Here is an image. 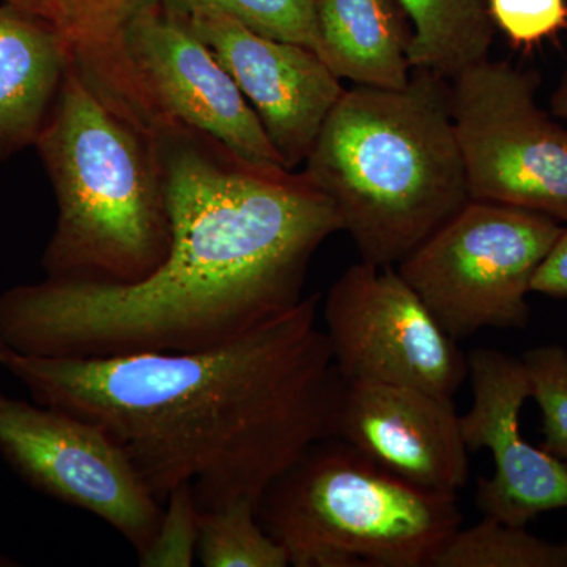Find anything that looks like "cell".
<instances>
[{
  "label": "cell",
  "instance_id": "cell-21",
  "mask_svg": "<svg viewBox=\"0 0 567 567\" xmlns=\"http://www.w3.org/2000/svg\"><path fill=\"white\" fill-rule=\"evenodd\" d=\"M540 410L544 450L567 464V349L558 344L529 349L522 357Z\"/></svg>",
  "mask_w": 567,
  "mask_h": 567
},
{
  "label": "cell",
  "instance_id": "cell-8",
  "mask_svg": "<svg viewBox=\"0 0 567 567\" xmlns=\"http://www.w3.org/2000/svg\"><path fill=\"white\" fill-rule=\"evenodd\" d=\"M323 331L346 382L421 388L454 399L468 360L395 265L360 260L328 290Z\"/></svg>",
  "mask_w": 567,
  "mask_h": 567
},
{
  "label": "cell",
  "instance_id": "cell-13",
  "mask_svg": "<svg viewBox=\"0 0 567 567\" xmlns=\"http://www.w3.org/2000/svg\"><path fill=\"white\" fill-rule=\"evenodd\" d=\"M333 439L425 491L457 495L468 483L456 405L421 388L344 380Z\"/></svg>",
  "mask_w": 567,
  "mask_h": 567
},
{
  "label": "cell",
  "instance_id": "cell-15",
  "mask_svg": "<svg viewBox=\"0 0 567 567\" xmlns=\"http://www.w3.org/2000/svg\"><path fill=\"white\" fill-rule=\"evenodd\" d=\"M73 61L96 95L133 125L145 126L152 106L134 73L125 35L130 24L162 0H50Z\"/></svg>",
  "mask_w": 567,
  "mask_h": 567
},
{
  "label": "cell",
  "instance_id": "cell-6",
  "mask_svg": "<svg viewBox=\"0 0 567 567\" xmlns=\"http://www.w3.org/2000/svg\"><path fill=\"white\" fill-rule=\"evenodd\" d=\"M561 230L543 213L468 200L395 268L457 342L524 328L533 276Z\"/></svg>",
  "mask_w": 567,
  "mask_h": 567
},
{
  "label": "cell",
  "instance_id": "cell-7",
  "mask_svg": "<svg viewBox=\"0 0 567 567\" xmlns=\"http://www.w3.org/2000/svg\"><path fill=\"white\" fill-rule=\"evenodd\" d=\"M451 81L450 112L470 200L567 223V130L537 106L539 76L486 59Z\"/></svg>",
  "mask_w": 567,
  "mask_h": 567
},
{
  "label": "cell",
  "instance_id": "cell-28",
  "mask_svg": "<svg viewBox=\"0 0 567 567\" xmlns=\"http://www.w3.org/2000/svg\"><path fill=\"white\" fill-rule=\"evenodd\" d=\"M18 566V563H14L13 559L6 557V555L0 554V567H10Z\"/></svg>",
  "mask_w": 567,
  "mask_h": 567
},
{
  "label": "cell",
  "instance_id": "cell-23",
  "mask_svg": "<svg viewBox=\"0 0 567 567\" xmlns=\"http://www.w3.org/2000/svg\"><path fill=\"white\" fill-rule=\"evenodd\" d=\"M492 21L516 47H535L567 24L566 0H488Z\"/></svg>",
  "mask_w": 567,
  "mask_h": 567
},
{
  "label": "cell",
  "instance_id": "cell-25",
  "mask_svg": "<svg viewBox=\"0 0 567 567\" xmlns=\"http://www.w3.org/2000/svg\"><path fill=\"white\" fill-rule=\"evenodd\" d=\"M2 2L13 3V6L20 7V9L32 11V13L39 14V17L52 22L59 29L58 14L52 9L50 0H2Z\"/></svg>",
  "mask_w": 567,
  "mask_h": 567
},
{
  "label": "cell",
  "instance_id": "cell-27",
  "mask_svg": "<svg viewBox=\"0 0 567 567\" xmlns=\"http://www.w3.org/2000/svg\"><path fill=\"white\" fill-rule=\"evenodd\" d=\"M13 350L10 349L6 342L0 339V365H6L7 361H9L10 354Z\"/></svg>",
  "mask_w": 567,
  "mask_h": 567
},
{
  "label": "cell",
  "instance_id": "cell-22",
  "mask_svg": "<svg viewBox=\"0 0 567 567\" xmlns=\"http://www.w3.org/2000/svg\"><path fill=\"white\" fill-rule=\"evenodd\" d=\"M199 506L189 484L174 488L163 503L162 520L151 546L141 554L144 567H192L197 558Z\"/></svg>",
  "mask_w": 567,
  "mask_h": 567
},
{
  "label": "cell",
  "instance_id": "cell-11",
  "mask_svg": "<svg viewBox=\"0 0 567 567\" xmlns=\"http://www.w3.org/2000/svg\"><path fill=\"white\" fill-rule=\"evenodd\" d=\"M181 20L210 48L262 123L289 171L308 159L324 118L346 89L316 51L268 39L216 10Z\"/></svg>",
  "mask_w": 567,
  "mask_h": 567
},
{
  "label": "cell",
  "instance_id": "cell-16",
  "mask_svg": "<svg viewBox=\"0 0 567 567\" xmlns=\"http://www.w3.org/2000/svg\"><path fill=\"white\" fill-rule=\"evenodd\" d=\"M319 55L339 80L404 89L412 32L393 0H316Z\"/></svg>",
  "mask_w": 567,
  "mask_h": 567
},
{
  "label": "cell",
  "instance_id": "cell-18",
  "mask_svg": "<svg viewBox=\"0 0 567 567\" xmlns=\"http://www.w3.org/2000/svg\"><path fill=\"white\" fill-rule=\"evenodd\" d=\"M431 567H567V537L551 543L527 527L484 516L472 527L458 528Z\"/></svg>",
  "mask_w": 567,
  "mask_h": 567
},
{
  "label": "cell",
  "instance_id": "cell-9",
  "mask_svg": "<svg viewBox=\"0 0 567 567\" xmlns=\"http://www.w3.org/2000/svg\"><path fill=\"white\" fill-rule=\"evenodd\" d=\"M0 456L33 491L110 525L137 557L151 546L163 505L99 425L0 391Z\"/></svg>",
  "mask_w": 567,
  "mask_h": 567
},
{
  "label": "cell",
  "instance_id": "cell-4",
  "mask_svg": "<svg viewBox=\"0 0 567 567\" xmlns=\"http://www.w3.org/2000/svg\"><path fill=\"white\" fill-rule=\"evenodd\" d=\"M33 147L58 200L47 278L126 286L162 265L173 229L158 140L112 111L74 61Z\"/></svg>",
  "mask_w": 567,
  "mask_h": 567
},
{
  "label": "cell",
  "instance_id": "cell-1",
  "mask_svg": "<svg viewBox=\"0 0 567 567\" xmlns=\"http://www.w3.org/2000/svg\"><path fill=\"white\" fill-rule=\"evenodd\" d=\"M173 240L140 282L47 278L0 295V339L33 357L203 352L303 300L342 223L305 173L246 162L207 134H158Z\"/></svg>",
  "mask_w": 567,
  "mask_h": 567
},
{
  "label": "cell",
  "instance_id": "cell-14",
  "mask_svg": "<svg viewBox=\"0 0 567 567\" xmlns=\"http://www.w3.org/2000/svg\"><path fill=\"white\" fill-rule=\"evenodd\" d=\"M71 61L52 22L0 0V159L35 145Z\"/></svg>",
  "mask_w": 567,
  "mask_h": 567
},
{
  "label": "cell",
  "instance_id": "cell-17",
  "mask_svg": "<svg viewBox=\"0 0 567 567\" xmlns=\"http://www.w3.org/2000/svg\"><path fill=\"white\" fill-rule=\"evenodd\" d=\"M412 22L409 59L412 69L445 80L488 59L494 21L486 0H393Z\"/></svg>",
  "mask_w": 567,
  "mask_h": 567
},
{
  "label": "cell",
  "instance_id": "cell-12",
  "mask_svg": "<svg viewBox=\"0 0 567 567\" xmlns=\"http://www.w3.org/2000/svg\"><path fill=\"white\" fill-rule=\"evenodd\" d=\"M473 404L461 416L470 453L487 450L494 475L477 477L476 503L486 517L527 527L533 518L567 509V464L520 431L532 382L522 358L494 349L466 357Z\"/></svg>",
  "mask_w": 567,
  "mask_h": 567
},
{
  "label": "cell",
  "instance_id": "cell-24",
  "mask_svg": "<svg viewBox=\"0 0 567 567\" xmlns=\"http://www.w3.org/2000/svg\"><path fill=\"white\" fill-rule=\"evenodd\" d=\"M532 293L567 298V229L561 230L533 276Z\"/></svg>",
  "mask_w": 567,
  "mask_h": 567
},
{
  "label": "cell",
  "instance_id": "cell-3",
  "mask_svg": "<svg viewBox=\"0 0 567 567\" xmlns=\"http://www.w3.org/2000/svg\"><path fill=\"white\" fill-rule=\"evenodd\" d=\"M415 70L404 89L342 93L305 162L361 260L377 265L401 262L470 200L450 84Z\"/></svg>",
  "mask_w": 567,
  "mask_h": 567
},
{
  "label": "cell",
  "instance_id": "cell-5",
  "mask_svg": "<svg viewBox=\"0 0 567 567\" xmlns=\"http://www.w3.org/2000/svg\"><path fill=\"white\" fill-rule=\"evenodd\" d=\"M257 514L293 567H431L462 524L457 495L413 486L338 439L309 447Z\"/></svg>",
  "mask_w": 567,
  "mask_h": 567
},
{
  "label": "cell",
  "instance_id": "cell-26",
  "mask_svg": "<svg viewBox=\"0 0 567 567\" xmlns=\"http://www.w3.org/2000/svg\"><path fill=\"white\" fill-rule=\"evenodd\" d=\"M550 110L557 117L567 118V73L551 93Z\"/></svg>",
  "mask_w": 567,
  "mask_h": 567
},
{
  "label": "cell",
  "instance_id": "cell-19",
  "mask_svg": "<svg viewBox=\"0 0 567 567\" xmlns=\"http://www.w3.org/2000/svg\"><path fill=\"white\" fill-rule=\"evenodd\" d=\"M259 506L238 499L199 514L197 558L205 567H286L289 557L260 524Z\"/></svg>",
  "mask_w": 567,
  "mask_h": 567
},
{
  "label": "cell",
  "instance_id": "cell-10",
  "mask_svg": "<svg viewBox=\"0 0 567 567\" xmlns=\"http://www.w3.org/2000/svg\"><path fill=\"white\" fill-rule=\"evenodd\" d=\"M125 47L162 123L159 133L185 126L246 162L287 169L229 71L162 3L130 24Z\"/></svg>",
  "mask_w": 567,
  "mask_h": 567
},
{
  "label": "cell",
  "instance_id": "cell-20",
  "mask_svg": "<svg viewBox=\"0 0 567 567\" xmlns=\"http://www.w3.org/2000/svg\"><path fill=\"white\" fill-rule=\"evenodd\" d=\"M173 17L216 10L268 39L301 44L319 54L316 0H162Z\"/></svg>",
  "mask_w": 567,
  "mask_h": 567
},
{
  "label": "cell",
  "instance_id": "cell-2",
  "mask_svg": "<svg viewBox=\"0 0 567 567\" xmlns=\"http://www.w3.org/2000/svg\"><path fill=\"white\" fill-rule=\"evenodd\" d=\"M320 295L203 352L114 358L11 352L37 404L103 429L159 503L189 484L200 513L259 506L306 451L333 439L344 379L319 324Z\"/></svg>",
  "mask_w": 567,
  "mask_h": 567
}]
</instances>
